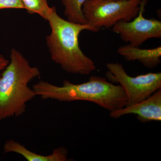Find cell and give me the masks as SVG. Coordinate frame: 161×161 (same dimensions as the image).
Wrapping results in <instances>:
<instances>
[{
	"label": "cell",
	"instance_id": "obj_4",
	"mask_svg": "<svg viewBox=\"0 0 161 161\" xmlns=\"http://www.w3.org/2000/svg\"><path fill=\"white\" fill-rule=\"evenodd\" d=\"M142 0H88L82 10L87 23L98 30L112 28L120 20L131 21L137 16Z\"/></svg>",
	"mask_w": 161,
	"mask_h": 161
},
{
	"label": "cell",
	"instance_id": "obj_12",
	"mask_svg": "<svg viewBox=\"0 0 161 161\" xmlns=\"http://www.w3.org/2000/svg\"><path fill=\"white\" fill-rule=\"evenodd\" d=\"M24 9L21 0H0V10L3 9Z\"/></svg>",
	"mask_w": 161,
	"mask_h": 161
},
{
	"label": "cell",
	"instance_id": "obj_13",
	"mask_svg": "<svg viewBox=\"0 0 161 161\" xmlns=\"http://www.w3.org/2000/svg\"><path fill=\"white\" fill-rule=\"evenodd\" d=\"M9 62V60L6 59L3 55L0 54V75L2 71L6 68Z\"/></svg>",
	"mask_w": 161,
	"mask_h": 161
},
{
	"label": "cell",
	"instance_id": "obj_6",
	"mask_svg": "<svg viewBox=\"0 0 161 161\" xmlns=\"http://www.w3.org/2000/svg\"><path fill=\"white\" fill-rule=\"evenodd\" d=\"M148 0H142L138 14L131 21L120 20L112 26V31L121 39L132 46L139 47L152 38H161V22L146 19L144 13Z\"/></svg>",
	"mask_w": 161,
	"mask_h": 161
},
{
	"label": "cell",
	"instance_id": "obj_5",
	"mask_svg": "<svg viewBox=\"0 0 161 161\" xmlns=\"http://www.w3.org/2000/svg\"><path fill=\"white\" fill-rule=\"evenodd\" d=\"M108 78L119 83L127 98L126 106L132 105L147 99L161 88V73H149L136 77L128 75L121 64L107 63Z\"/></svg>",
	"mask_w": 161,
	"mask_h": 161
},
{
	"label": "cell",
	"instance_id": "obj_11",
	"mask_svg": "<svg viewBox=\"0 0 161 161\" xmlns=\"http://www.w3.org/2000/svg\"><path fill=\"white\" fill-rule=\"evenodd\" d=\"M24 9L31 14H37L45 19L53 7L48 5V0H21Z\"/></svg>",
	"mask_w": 161,
	"mask_h": 161
},
{
	"label": "cell",
	"instance_id": "obj_9",
	"mask_svg": "<svg viewBox=\"0 0 161 161\" xmlns=\"http://www.w3.org/2000/svg\"><path fill=\"white\" fill-rule=\"evenodd\" d=\"M4 153H14L20 154L28 161H66L68 151L66 148L60 147L54 149L51 154L42 155L30 151L18 142L11 139L3 147Z\"/></svg>",
	"mask_w": 161,
	"mask_h": 161
},
{
	"label": "cell",
	"instance_id": "obj_3",
	"mask_svg": "<svg viewBox=\"0 0 161 161\" xmlns=\"http://www.w3.org/2000/svg\"><path fill=\"white\" fill-rule=\"evenodd\" d=\"M10 58L0 75V121L25 113L26 103L36 96L28 84L41 74L17 50H11Z\"/></svg>",
	"mask_w": 161,
	"mask_h": 161
},
{
	"label": "cell",
	"instance_id": "obj_7",
	"mask_svg": "<svg viewBox=\"0 0 161 161\" xmlns=\"http://www.w3.org/2000/svg\"><path fill=\"white\" fill-rule=\"evenodd\" d=\"M134 114L142 123L161 121V88L147 99L110 112V117L117 119L124 115Z\"/></svg>",
	"mask_w": 161,
	"mask_h": 161
},
{
	"label": "cell",
	"instance_id": "obj_1",
	"mask_svg": "<svg viewBox=\"0 0 161 161\" xmlns=\"http://www.w3.org/2000/svg\"><path fill=\"white\" fill-rule=\"evenodd\" d=\"M51 29L46 37V43L52 60L69 74L90 75L96 69L95 63L85 54L79 43V36L83 31H99L88 23L80 24L70 22L60 17L56 7L47 15Z\"/></svg>",
	"mask_w": 161,
	"mask_h": 161
},
{
	"label": "cell",
	"instance_id": "obj_10",
	"mask_svg": "<svg viewBox=\"0 0 161 161\" xmlns=\"http://www.w3.org/2000/svg\"><path fill=\"white\" fill-rule=\"evenodd\" d=\"M64 7L67 20L73 23H87L84 15L82 7L88 0H60Z\"/></svg>",
	"mask_w": 161,
	"mask_h": 161
},
{
	"label": "cell",
	"instance_id": "obj_2",
	"mask_svg": "<svg viewBox=\"0 0 161 161\" xmlns=\"http://www.w3.org/2000/svg\"><path fill=\"white\" fill-rule=\"evenodd\" d=\"M32 89L36 96L43 99L62 102L86 101L96 103L110 112L122 108L127 103L126 96L120 85L99 76H91L87 81L80 84L64 80L61 86L41 80Z\"/></svg>",
	"mask_w": 161,
	"mask_h": 161
},
{
	"label": "cell",
	"instance_id": "obj_8",
	"mask_svg": "<svg viewBox=\"0 0 161 161\" xmlns=\"http://www.w3.org/2000/svg\"><path fill=\"white\" fill-rule=\"evenodd\" d=\"M117 53L127 61L137 60L147 68H154L161 63V46L150 49H141L139 47L128 44L119 47Z\"/></svg>",
	"mask_w": 161,
	"mask_h": 161
}]
</instances>
